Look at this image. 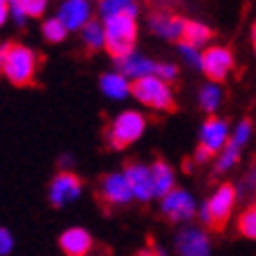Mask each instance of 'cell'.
Returning a JSON list of instances; mask_svg holds the SVG:
<instances>
[{"label": "cell", "instance_id": "obj_14", "mask_svg": "<svg viewBox=\"0 0 256 256\" xmlns=\"http://www.w3.org/2000/svg\"><path fill=\"white\" fill-rule=\"evenodd\" d=\"M156 66H158V62H153L146 54H139L136 50H134L132 54L122 56V59H116V70H120L124 78L132 80V82L144 80L148 76H156Z\"/></svg>", "mask_w": 256, "mask_h": 256}, {"label": "cell", "instance_id": "obj_16", "mask_svg": "<svg viewBox=\"0 0 256 256\" xmlns=\"http://www.w3.org/2000/svg\"><path fill=\"white\" fill-rule=\"evenodd\" d=\"M92 233L82 226H70L59 235V247L66 256H87L92 252Z\"/></svg>", "mask_w": 256, "mask_h": 256}, {"label": "cell", "instance_id": "obj_5", "mask_svg": "<svg viewBox=\"0 0 256 256\" xmlns=\"http://www.w3.org/2000/svg\"><path fill=\"white\" fill-rule=\"evenodd\" d=\"M132 96L139 101L144 108L158 110V113L174 108V90H172L170 82L160 80L158 76H148L144 80H136L132 85Z\"/></svg>", "mask_w": 256, "mask_h": 256}, {"label": "cell", "instance_id": "obj_36", "mask_svg": "<svg viewBox=\"0 0 256 256\" xmlns=\"http://www.w3.org/2000/svg\"><path fill=\"white\" fill-rule=\"evenodd\" d=\"M0 64H2V62H0Z\"/></svg>", "mask_w": 256, "mask_h": 256}, {"label": "cell", "instance_id": "obj_26", "mask_svg": "<svg viewBox=\"0 0 256 256\" xmlns=\"http://www.w3.org/2000/svg\"><path fill=\"white\" fill-rule=\"evenodd\" d=\"M238 230H240L247 240H256V202L249 204L247 210L238 218Z\"/></svg>", "mask_w": 256, "mask_h": 256}, {"label": "cell", "instance_id": "obj_18", "mask_svg": "<svg viewBox=\"0 0 256 256\" xmlns=\"http://www.w3.org/2000/svg\"><path fill=\"white\" fill-rule=\"evenodd\" d=\"M132 80H127L120 70H108L99 78L101 94L110 101H124L127 96H132Z\"/></svg>", "mask_w": 256, "mask_h": 256}, {"label": "cell", "instance_id": "obj_33", "mask_svg": "<svg viewBox=\"0 0 256 256\" xmlns=\"http://www.w3.org/2000/svg\"><path fill=\"white\" fill-rule=\"evenodd\" d=\"M8 19H10V2L0 0V28L8 24Z\"/></svg>", "mask_w": 256, "mask_h": 256}, {"label": "cell", "instance_id": "obj_27", "mask_svg": "<svg viewBox=\"0 0 256 256\" xmlns=\"http://www.w3.org/2000/svg\"><path fill=\"white\" fill-rule=\"evenodd\" d=\"M202 52L204 50H200V47L195 45H188V42H178V54H181V59L190 66V68H200L202 70Z\"/></svg>", "mask_w": 256, "mask_h": 256}, {"label": "cell", "instance_id": "obj_15", "mask_svg": "<svg viewBox=\"0 0 256 256\" xmlns=\"http://www.w3.org/2000/svg\"><path fill=\"white\" fill-rule=\"evenodd\" d=\"M124 176L130 181V188L134 193V200L139 202H150L153 198V184H150V167L144 162H130L124 167Z\"/></svg>", "mask_w": 256, "mask_h": 256}, {"label": "cell", "instance_id": "obj_9", "mask_svg": "<svg viewBox=\"0 0 256 256\" xmlns=\"http://www.w3.org/2000/svg\"><path fill=\"white\" fill-rule=\"evenodd\" d=\"M230 132H233V127L228 124V120H224V118H218V116H212L200 124L198 146L204 148V150H210L212 156L216 158L218 153L230 144Z\"/></svg>", "mask_w": 256, "mask_h": 256}, {"label": "cell", "instance_id": "obj_22", "mask_svg": "<svg viewBox=\"0 0 256 256\" xmlns=\"http://www.w3.org/2000/svg\"><path fill=\"white\" fill-rule=\"evenodd\" d=\"M184 42L202 50V45H210L212 42V28L204 22H200V19H188L186 31H184Z\"/></svg>", "mask_w": 256, "mask_h": 256}, {"label": "cell", "instance_id": "obj_17", "mask_svg": "<svg viewBox=\"0 0 256 256\" xmlns=\"http://www.w3.org/2000/svg\"><path fill=\"white\" fill-rule=\"evenodd\" d=\"M150 167V184H153V198L162 200L164 195H170L176 188V172L170 162L164 160H156L148 164Z\"/></svg>", "mask_w": 256, "mask_h": 256}, {"label": "cell", "instance_id": "obj_7", "mask_svg": "<svg viewBox=\"0 0 256 256\" xmlns=\"http://www.w3.org/2000/svg\"><path fill=\"white\" fill-rule=\"evenodd\" d=\"M235 68V54L226 45H210L202 52V73L210 78V82H224Z\"/></svg>", "mask_w": 256, "mask_h": 256}, {"label": "cell", "instance_id": "obj_28", "mask_svg": "<svg viewBox=\"0 0 256 256\" xmlns=\"http://www.w3.org/2000/svg\"><path fill=\"white\" fill-rule=\"evenodd\" d=\"M19 5H22V10L26 12L28 19H38V16H42L47 12L45 0H19Z\"/></svg>", "mask_w": 256, "mask_h": 256}, {"label": "cell", "instance_id": "obj_24", "mask_svg": "<svg viewBox=\"0 0 256 256\" xmlns=\"http://www.w3.org/2000/svg\"><path fill=\"white\" fill-rule=\"evenodd\" d=\"M40 31H42V38L47 40V42H54V45H59V42H64L66 40V36H68V31H66V26H64L56 16H50V19H45L42 22V26H40Z\"/></svg>", "mask_w": 256, "mask_h": 256}, {"label": "cell", "instance_id": "obj_32", "mask_svg": "<svg viewBox=\"0 0 256 256\" xmlns=\"http://www.w3.org/2000/svg\"><path fill=\"white\" fill-rule=\"evenodd\" d=\"M212 158H214V156H212L210 150H204V148H200V146L195 148V156H193V160H195V162H198V164H204V162H210Z\"/></svg>", "mask_w": 256, "mask_h": 256}, {"label": "cell", "instance_id": "obj_19", "mask_svg": "<svg viewBox=\"0 0 256 256\" xmlns=\"http://www.w3.org/2000/svg\"><path fill=\"white\" fill-rule=\"evenodd\" d=\"M224 104V90L218 82H204V85L198 90V106H200L207 116H216V110L221 108Z\"/></svg>", "mask_w": 256, "mask_h": 256}, {"label": "cell", "instance_id": "obj_12", "mask_svg": "<svg viewBox=\"0 0 256 256\" xmlns=\"http://www.w3.org/2000/svg\"><path fill=\"white\" fill-rule=\"evenodd\" d=\"M186 22L184 16L167 12V10H156L148 16V28L162 40H184V31H186Z\"/></svg>", "mask_w": 256, "mask_h": 256}, {"label": "cell", "instance_id": "obj_2", "mask_svg": "<svg viewBox=\"0 0 256 256\" xmlns=\"http://www.w3.org/2000/svg\"><path fill=\"white\" fill-rule=\"evenodd\" d=\"M238 188L233 184H218L212 195L200 204V224L202 228H214V226H224L228 218L233 216L235 204H238Z\"/></svg>", "mask_w": 256, "mask_h": 256}, {"label": "cell", "instance_id": "obj_21", "mask_svg": "<svg viewBox=\"0 0 256 256\" xmlns=\"http://www.w3.org/2000/svg\"><path fill=\"white\" fill-rule=\"evenodd\" d=\"M120 14L139 16V5H136L134 0H101L99 2L101 22L108 19V16H120Z\"/></svg>", "mask_w": 256, "mask_h": 256}, {"label": "cell", "instance_id": "obj_11", "mask_svg": "<svg viewBox=\"0 0 256 256\" xmlns=\"http://www.w3.org/2000/svg\"><path fill=\"white\" fill-rule=\"evenodd\" d=\"M99 198L110 207H124V204L134 202V193L130 188V181L124 176V172H110V174L101 178Z\"/></svg>", "mask_w": 256, "mask_h": 256}, {"label": "cell", "instance_id": "obj_23", "mask_svg": "<svg viewBox=\"0 0 256 256\" xmlns=\"http://www.w3.org/2000/svg\"><path fill=\"white\" fill-rule=\"evenodd\" d=\"M240 158H242L240 148H235L228 144V146L214 158V172H216V174H228V172H233L235 167H238V162H240Z\"/></svg>", "mask_w": 256, "mask_h": 256}, {"label": "cell", "instance_id": "obj_20", "mask_svg": "<svg viewBox=\"0 0 256 256\" xmlns=\"http://www.w3.org/2000/svg\"><path fill=\"white\" fill-rule=\"evenodd\" d=\"M80 40L87 50L92 52H99V50H106V28H104V22L101 19H92L85 28L80 31Z\"/></svg>", "mask_w": 256, "mask_h": 256}, {"label": "cell", "instance_id": "obj_8", "mask_svg": "<svg viewBox=\"0 0 256 256\" xmlns=\"http://www.w3.org/2000/svg\"><path fill=\"white\" fill-rule=\"evenodd\" d=\"M174 254L176 256H210L212 238L202 226H181L174 235Z\"/></svg>", "mask_w": 256, "mask_h": 256}, {"label": "cell", "instance_id": "obj_31", "mask_svg": "<svg viewBox=\"0 0 256 256\" xmlns=\"http://www.w3.org/2000/svg\"><path fill=\"white\" fill-rule=\"evenodd\" d=\"M10 19H12L16 26H24V24L28 22V16H26V12L22 10L19 0H12V2H10Z\"/></svg>", "mask_w": 256, "mask_h": 256}, {"label": "cell", "instance_id": "obj_1", "mask_svg": "<svg viewBox=\"0 0 256 256\" xmlns=\"http://www.w3.org/2000/svg\"><path fill=\"white\" fill-rule=\"evenodd\" d=\"M0 62H2L0 64L2 76H5L12 85L22 87V85H31L33 80H36L40 56L33 47L12 42V45L0 47Z\"/></svg>", "mask_w": 256, "mask_h": 256}, {"label": "cell", "instance_id": "obj_35", "mask_svg": "<svg viewBox=\"0 0 256 256\" xmlns=\"http://www.w3.org/2000/svg\"><path fill=\"white\" fill-rule=\"evenodd\" d=\"M139 256H156V254H153L150 249H141V254H139Z\"/></svg>", "mask_w": 256, "mask_h": 256}, {"label": "cell", "instance_id": "obj_4", "mask_svg": "<svg viewBox=\"0 0 256 256\" xmlns=\"http://www.w3.org/2000/svg\"><path fill=\"white\" fill-rule=\"evenodd\" d=\"M148 127V120L144 118V113L136 108H124L120 110L113 120H110L108 127V144L110 148L116 150H122V148L132 146L144 136Z\"/></svg>", "mask_w": 256, "mask_h": 256}, {"label": "cell", "instance_id": "obj_30", "mask_svg": "<svg viewBox=\"0 0 256 256\" xmlns=\"http://www.w3.org/2000/svg\"><path fill=\"white\" fill-rule=\"evenodd\" d=\"M12 249H14V235L8 228H0V256L12 254Z\"/></svg>", "mask_w": 256, "mask_h": 256}, {"label": "cell", "instance_id": "obj_6", "mask_svg": "<svg viewBox=\"0 0 256 256\" xmlns=\"http://www.w3.org/2000/svg\"><path fill=\"white\" fill-rule=\"evenodd\" d=\"M198 200H195V195L186 188H174L170 195H164L162 200H160V214H162L167 221L172 224H178V226H188L190 218L198 216Z\"/></svg>", "mask_w": 256, "mask_h": 256}, {"label": "cell", "instance_id": "obj_10", "mask_svg": "<svg viewBox=\"0 0 256 256\" xmlns=\"http://www.w3.org/2000/svg\"><path fill=\"white\" fill-rule=\"evenodd\" d=\"M80 195H82V181L73 172L64 170L50 181L47 198H50L52 207H68V204L80 200Z\"/></svg>", "mask_w": 256, "mask_h": 256}, {"label": "cell", "instance_id": "obj_34", "mask_svg": "<svg viewBox=\"0 0 256 256\" xmlns=\"http://www.w3.org/2000/svg\"><path fill=\"white\" fill-rule=\"evenodd\" d=\"M252 47H254V54H256V22L252 26Z\"/></svg>", "mask_w": 256, "mask_h": 256}, {"label": "cell", "instance_id": "obj_29", "mask_svg": "<svg viewBox=\"0 0 256 256\" xmlns=\"http://www.w3.org/2000/svg\"><path fill=\"white\" fill-rule=\"evenodd\" d=\"M156 76L160 80H164V82H174V80L178 78V66L174 62H160L156 66Z\"/></svg>", "mask_w": 256, "mask_h": 256}, {"label": "cell", "instance_id": "obj_25", "mask_svg": "<svg viewBox=\"0 0 256 256\" xmlns=\"http://www.w3.org/2000/svg\"><path fill=\"white\" fill-rule=\"evenodd\" d=\"M252 136H254V122H252V120H240V122L233 127V132H230V146L242 150V148L252 141Z\"/></svg>", "mask_w": 256, "mask_h": 256}, {"label": "cell", "instance_id": "obj_3", "mask_svg": "<svg viewBox=\"0 0 256 256\" xmlns=\"http://www.w3.org/2000/svg\"><path fill=\"white\" fill-rule=\"evenodd\" d=\"M104 28H106V50L116 59L132 54L136 38H139V24L136 16L120 14V16H108L104 19Z\"/></svg>", "mask_w": 256, "mask_h": 256}, {"label": "cell", "instance_id": "obj_13", "mask_svg": "<svg viewBox=\"0 0 256 256\" xmlns=\"http://www.w3.org/2000/svg\"><path fill=\"white\" fill-rule=\"evenodd\" d=\"M54 16L66 26L68 33H80L87 24L92 22V5L87 0H64Z\"/></svg>", "mask_w": 256, "mask_h": 256}]
</instances>
